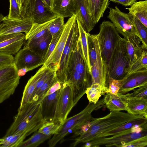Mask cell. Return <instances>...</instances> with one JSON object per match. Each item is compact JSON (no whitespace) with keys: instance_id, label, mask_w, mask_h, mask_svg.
<instances>
[{"instance_id":"1","label":"cell","mask_w":147,"mask_h":147,"mask_svg":"<svg viewBox=\"0 0 147 147\" xmlns=\"http://www.w3.org/2000/svg\"><path fill=\"white\" fill-rule=\"evenodd\" d=\"M143 116L134 115L121 111H111L102 117L93 118L90 121L76 130L74 137H77L71 144L74 147L79 144L85 143L97 138L100 134L117 127L125 123Z\"/></svg>"},{"instance_id":"2","label":"cell","mask_w":147,"mask_h":147,"mask_svg":"<svg viewBox=\"0 0 147 147\" xmlns=\"http://www.w3.org/2000/svg\"><path fill=\"white\" fill-rule=\"evenodd\" d=\"M45 122L41 113V102H29L18 110L4 137L22 133L28 136L38 131Z\"/></svg>"},{"instance_id":"3","label":"cell","mask_w":147,"mask_h":147,"mask_svg":"<svg viewBox=\"0 0 147 147\" xmlns=\"http://www.w3.org/2000/svg\"><path fill=\"white\" fill-rule=\"evenodd\" d=\"M105 105L103 98L98 100L96 103L89 102L82 111L74 116L66 119L60 125L57 133L49 139L48 144L49 147H53L61 142L67 135L74 133L76 130L91 120L92 113Z\"/></svg>"},{"instance_id":"4","label":"cell","mask_w":147,"mask_h":147,"mask_svg":"<svg viewBox=\"0 0 147 147\" xmlns=\"http://www.w3.org/2000/svg\"><path fill=\"white\" fill-rule=\"evenodd\" d=\"M97 37L104 71L107 75L110 60L121 36L111 22L104 21L100 25Z\"/></svg>"},{"instance_id":"5","label":"cell","mask_w":147,"mask_h":147,"mask_svg":"<svg viewBox=\"0 0 147 147\" xmlns=\"http://www.w3.org/2000/svg\"><path fill=\"white\" fill-rule=\"evenodd\" d=\"M126 43V38L121 37L109 61L107 84L109 78L121 79L125 76L127 72L129 67V59Z\"/></svg>"},{"instance_id":"6","label":"cell","mask_w":147,"mask_h":147,"mask_svg":"<svg viewBox=\"0 0 147 147\" xmlns=\"http://www.w3.org/2000/svg\"><path fill=\"white\" fill-rule=\"evenodd\" d=\"M21 11L22 18L31 19L33 23H43L58 17L42 0H24Z\"/></svg>"},{"instance_id":"7","label":"cell","mask_w":147,"mask_h":147,"mask_svg":"<svg viewBox=\"0 0 147 147\" xmlns=\"http://www.w3.org/2000/svg\"><path fill=\"white\" fill-rule=\"evenodd\" d=\"M79 37V30L76 19L72 25L55 73L58 80L63 84L67 81L70 61Z\"/></svg>"},{"instance_id":"8","label":"cell","mask_w":147,"mask_h":147,"mask_svg":"<svg viewBox=\"0 0 147 147\" xmlns=\"http://www.w3.org/2000/svg\"><path fill=\"white\" fill-rule=\"evenodd\" d=\"M17 72L14 63L0 66V104L14 93L19 84Z\"/></svg>"},{"instance_id":"9","label":"cell","mask_w":147,"mask_h":147,"mask_svg":"<svg viewBox=\"0 0 147 147\" xmlns=\"http://www.w3.org/2000/svg\"><path fill=\"white\" fill-rule=\"evenodd\" d=\"M146 136H147V128L140 131L131 132L110 137L98 138L85 142L83 146L98 147L105 145L107 147H124L132 141Z\"/></svg>"},{"instance_id":"10","label":"cell","mask_w":147,"mask_h":147,"mask_svg":"<svg viewBox=\"0 0 147 147\" xmlns=\"http://www.w3.org/2000/svg\"><path fill=\"white\" fill-rule=\"evenodd\" d=\"M74 106L71 87L65 82L63 84L57 97L52 121L62 125Z\"/></svg>"},{"instance_id":"11","label":"cell","mask_w":147,"mask_h":147,"mask_svg":"<svg viewBox=\"0 0 147 147\" xmlns=\"http://www.w3.org/2000/svg\"><path fill=\"white\" fill-rule=\"evenodd\" d=\"M132 16L122 12L116 6L110 8L108 18L113 24L118 33L127 38L137 35L132 20Z\"/></svg>"},{"instance_id":"12","label":"cell","mask_w":147,"mask_h":147,"mask_svg":"<svg viewBox=\"0 0 147 147\" xmlns=\"http://www.w3.org/2000/svg\"><path fill=\"white\" fill-rule=\"evenodd\" d=\"M76 20L75 15H73L68 19L65 24L62 33L54 50L42 67L52 69L54 70L55 74L72 25Z\"/></svg>"},{"instance_id":"13","label":"cell","mask_w":147,"mask_h":147,"mask_svg":"<svg viewBox=\"0 0 147 147\" xmlns=\"http://www.w3.org/2000/svg\"><path fill=\"white\" fill-rule=\"evenodd\" d=\"M25 40V34L22 32L0 36V53L12 55H16Z\"/></svg>"},{"instance_id":"14","label":"cell","mask_w":147,"mask_h":147,"mask_svg":"<svg viewBox=\"0 0 147 147\" xmlns=\"http://www.w3.org/2000/svg\"><path fill=\"white\" fill-rule=\"evenodd\" d=\"M42 59L28 48L24 47L16 54L14 63L18 70L24 67L33 70L43 65Z\"/></svg>"},{"instance_id":"15","label":"cell","mask_w":147,"mask_h":147,"mask_svg":"<svg viewBox=\"0 0 147 147\" xmlns=\"http://www.w3.org/2000/svg\"><path fill=\"white\" fill-rule=\"evenodd\" d=\"M2 22L0 23V36L22 32L26 34L33 24L30 19L11 20L7 19L6 16Z\"/></svg>"},{"instance_id":"16","label":"cell","mask_w":147,"mask_h":147,"mask_svg":"<svg viewBox=\"0 0 147 147\" xmlns=\"http://www.w3.org/2000/svg\"><path fill=\"white\" fill-rule=\"evenodd\" d=\"M54 19L42 24L33 23L28 32L25 34V40L27 41L24 47L30 50L35 47L50 33L48 27Z\"/></svg>"},{"instance_id":"17","label":"cell","mask_w":147,"mask_h":147,"mask_svg":"<svg viewBox=\"0 0 147 147\" xmlns=\"http://www.w3.org/2000/svg\"><path fill=\"white\" fill-rule=\"evenodd\" d=\"M75 15L86 33H89L95 25L90 13L88 0H75Z\"/></svg>"},{"instance_id":"18","label":"cell","mask_w":147,"mask_h":147,"mask_svg":"<svg viewBox=\"0 0 147 147\" xmlns=\"http://www.w3.org/2000/svg\"><path fill=\"white\" fill-rule=\"evenodd\" d=\"M117 95L126 102L127 113L134 115H140L147 119V99L131 96L129 94Z\"/></svg>"},{"instance_id":"19","label":"cell","mask_w":147,"mask_h":147,"mask_svg":"<svg viewBox=\"0 0 147 147\" xmlns=\"http://www.w3.org/2000/svg\"><path fill=\"white\" fill-rule=\"evenodd\" d=\"M124 78L117 94H125L133 90L147 85V69L133 73Z\"/></svg>"},{"instance_id":"20","label":"cell","mask_w":147,"mask_h":147,"mask_svg":"<svg viewBox=\"0 0 147 147\" xmlns=\"http://www.w3.org/2000/svg\"><path fill=\"white\" fill-rule=\"evenodd\" d=\"M92 84L98 83L102 86L104 95L108 90L107 84V75L105 72L100 49L98 51L96 59L91 67Z\"/></svg>"},{"instance_id":"21","label":"cell","mask_w":147,"mask_h":147,"mask_svg":"<svg viewBox=\"0 0 147 147\" xmlns=\"http://www.w3.org/2000/svg\"><path fill=\"white\" fill-rule=\"evenodd\" d=\"M75 0H54L51 10L57 16L63 18L75 15Z\"/></svg>"},{"instance_id":"22","label":"cell","mask_w":147,"mask_h":147,"mask_svg":"<svg viewBox=\"0 0 147 147\" xmlns=\"http://www.w3.org/2000/svg\"><path fill=\"white\" fill-rule=\"evenodd\" d=\"M60 89L52 94L46 96L40 102L41 113L45 122L52 121L53 120L57 98Z\"/></svg>"},{"instance_id":"23","label":"cell","mask_w":147,"mask_h":147,"mask_svg":"<svg viewBox=\"0 0 147 147\" xmlns=\"http://www.w3.org/2000/svg\"><path fill=\"white\" fill-rule=\"evenodd\" d=\"M45 68L41 67L28 81L25 87L20 107L18 110H20L26 104L29 102L37 82Z\"/></svg>"},{"instance_id":"24","label":"cell","mask_w":147,"mask_h":147,"mask_svg":"<svg viewBox=\"0 0 147 147\" xmlns=\"http://www.w3.org/2000/svg\"><path fill=\"white\" fill-rule=\"evenodd\" d=\"M126 39V48L129 59V67L141 55L144 49L140 45L141 40L136 35Z\"/></svg>"},{"instance_id":"25","label":"cell","mask_w":147,"mask_h":147,"mask_svg":"<svg viewBox=\"0 0 147 147\" xmlns=\"http://www.w3.org/2000/svg\"><path fill=\"white\" fill-rule=\"evenodd\" d=\"M126 9L129 14L137 18L147 28V0L136 1Z\"/></svg>"},{"instance_id":"26","label":"cell","mask_w":147,"mask_h":147,"mask_svg":"<svg viewBox=\"0 0 147 147\" xmlns=\"http://www.w3.org/2000/svg\"><path fill=\"white\" fill-rule=\"evenodd\" d=\"M103 98L105 106L110 111H126L125 102L119 96L107 92Z\"/></svg>"},{"instance_id":"27","label":"cell","mask_w":147,"mask_h":147,"mask_svg":"<svg viewBox=\"0 0 147 147\" xmlns=\"http://www.w3.org/2000/svg\"><path fill=\"white\" fill-rule=\"evenodd\" d=\"M78 25L82 52L87 72L91 75V67L89 59L86 32L79 22L76 19Z\"/></svg>"},{"instance_id":"28","label":"cell","mask_w":147,"mask_h":147,"mask_svg":"<svg viewBox=\"0 0 147 147\" xmlns=\"http://www.w3.org/2000/svg\"><path fill=\"white\" fill-rule=\"evenodd\" d=\"M89 59L91 67L96 61L100 49L97 34H91L86 33Z\"/></svg>"},{"instance_id":"29","label":"cell","mask_w":147,"mask_h":147,"mask_svg":"<svg viewBox=\"0 0 147 147\" xmlns=\"http://www.w3.org/2000/svg\"><path fill=\"white\" fill-rule=\"evenodd\" d=\"M29 138L24 141L19 147H36L47 140L51 138V135H47L38 131Z\"/></svg>"},{"instance_id":"30","label":"cell","mask_w":147,"mask_h":147,"mask_svg":"<svg viewBox=\"0 0 147 147\" xmlns=\"http://www.w3.org/2000/svg\"><path fill=\"white\" fill-rule=\"evenodd\" d=\"M58 80L55 74L51 76L40 87L29 102H40L50 88Z\"/></svg>"},{"instance_id":"31","label":"cell","mask_w":147,"mask_h":147,"mask_svg":"<svg viewBox=\"0 0 147 147\" xmlns=\"http://www.w3.org/2000/svg\"><path fill=\"white\" fill-rule=\"evenodd\" d=\"M147 69V49H144L141 56L129 67L124 78L136 72Z\"/></svg>"},{"instance_id":"32","label":"cell","mask_w":147,"mask_h":147,"mask_svg":"<svg viewBox=\"0 0 147 147\" xmlns=\"http://www.w3.org/2000/svg\"><path fill=\"white\" fill-rule=\"evenodd\" d=\"M132 20L137 35L142 43L143 47L147 49V28L136 17L132 16Z\"/></svg>"},{"instance_id":"33","label":"cell","mask_w":147,"mask_h":147,"mask_svg":"<svg viewBox=\"0 0 147 147\" xmlns=\"http://www.w3.org/2000/svg\"><path fill=\"white\" fill-rule=\"evenodd\" d=\"M85 93L89 102L96 104L101 95H104L102 88L98 83L91 84L87 88Z\"/></svg>"},{"instance_id":"34","label":"cell","mask_w":147,"mask_h":147,"mask_svg":"<svg viewBox=\"0 0 147 147\" xmlns=\"http://www.w3.org/2000/svg\"><path fill=\"white\" fill-rule=\"evenodd\" d=\"M52 38L50 32L35 47L31 50L43 58L47 51Z\"/></svg>"},{"instance_id":"35","label":"cell","mask_w":147,"mask_h":147,"mask_svg":"<svg viewBox=\"0 0 147 147\" xmlns=\"http://www.w3.org/2000/svg\"><path fill=\"white\" fill-rule=\"evenodd\" d=\"M109 0H96L95 12L93 22L96 24L103 16L105 11L108 7Z\"/></svg>"},{"instance_id":"36","label":"cell","mask_w":147,"mask_h":147,"mask_svg":"<svg viewBox=\"0 0 147 147\" xmlns=\"http://www.w3.org/2000/svg\"><path fill=\"white\" fill-rule=\"evenodd\" d=\"M60 125L52 121L44 122L38 131L47 135H53L56 134Z\"/></svg>"},{"instance_id":"37","label":"cell","mask_w":147,"mask_h":147,"mask_svg":"<svg viewBox=\"0 0 147 147\" xmlns=\"http://www.w3.org/2000/svg\"><path fill=\"white\" fill-rule=\"evenodd\" d=\"M65 24L64 18L62 17L58 16L53 20L48 27V30L52 38L63 30Z\"/></svg>"},{"instance_id":"38","label":"cell","mask_w":147,"mask_h":147,"mask_svg":"<svg viewBox=\"0 0 147 147\" xmlns=\"http://www.w3.org/2000/svg\"><path fill=\"white\" fill-rule=\"evenodd\" d=\"M10 5L8 15L6 16L7 19L11 20L22 19L21 9L16 0H9Z\"/></svg>"},{"instance_id":"39","label":"cell","mask_w":147,"mask_h":147,"mask_svg":"<svg viewBox=\"0 0 147 147\" xmlns=\"http://www.w3.org/2000/svg\"><path fill=\"white\" fill-rule=\"evenodd\" d=\"M55 74V72L53 69L48 67L45 68L41 76L37 82L35 89L31 96L29 102L40 87L51 76Z\"/></svg>"},{"instance_id":"40","label":"cell","mask_w":147,"mask_h":147,"mask_svg":"<svg viewBox=\"0 0 147 147\" xmlns=\"http://www.w3.org/2000/svg\"><path fill=\"white\" fill-rule=\"evenodd\" d=\"M124 78L117 80L109 78L107 81V84L108 86V90L106 91L112 94L117 95L119 90L123 85Z\"/></svg>"},{"instance_id":"41","label":"cell","mask_w":147,"mask_h":147,"mask_svg":"<svg viewBox=\"0 0 147 147\" xmlns=\"http://www.w3.org/2000/svg\"><path fill=\"white\" fill-rule=\"evenodd\" d=\"M63 31L56 34L52 38V39L49 45L47 51L42 59V63L43 65L46 61L51 54L54 50L60 38Z\"/></svg>"},{"instance_id":"42","label":"cell","mask_w":147,"mask_h":147,"mask_svg":"<svg viewBox=\"0 0 147 147\" xmlns=\"http://www.w3.org/2000/svg\"><path fill=\"white\" fill-rule=\"evenodd\" d=\"M26 136H27V134L25 133L13 135L12 138L6 146V147H19Z\"/></svg>"},{"instance_id":"43","label":"cell","mask_w":147,"mask_h":147,"mask_svg":"<svg viewBox=\"0 0 147 147\" xmlns=\"http://www.w3.org/2000/svg\"><path fill=\"white\" fill-rule=\"evenodd\" d=\"M147 146V136L135 140L126 144L124 147H144Z\"/></svg>"},{"instance_id":"44","label":"cell","mask_w":147,"mask_h":147,"mask_svg":"<svg viewBox=\"0 0 147 147\" xmlns=\"http://www.w3.org/2000/svg\"><path fill=\"white\" fill-rule=\"evenodd\" d=\"M137 89H134L133 92L129 93L131 96L138 98H143L147 99V85L138 88Z\"/></svg>"},{"instance_id":"45","label":"cell","mask_w":147,"mask_h":147,"mask_svg":"<svg viewBox=\"0 0 147 147\" xmlns=\"http://www.w3.org/2000/svg\"><path fill=\"white\" fill-rule=\"evenodd\" d=\"M14 58L13 55L0 53V66L13 64Z\"/></svg>"},{"instance_id":"46","label":"cell","mask_w":147,"mask_h":147,"mask_svg":"<svg viewBox=\"0 0 147 147\" xmlns=\"http://www.w3.org/2000/svg\"><path fill=\"white\" fill-rule=\"evenodd\" d=\"M63 84L58 80L50 88L45 95L43 98L46 96L52 94L56 91L61 89L62 87Z\"/></svg>"},{"instance_id":"47","label":"cell","mask_w":147,"mask_h":147,"mask_svg":"<svg viewBox=\"0 0 147 147\" xmlns=\"http://www.w3.org/2000/svg\"><path fill=\"white\" fill-rule=\"evenodd\" d=\"M114 3L120 4L125 7L130 6L137 1V0H110Z\"/></svg>"},{"instance_id":"48","label":"cell","mask_w":147,"mask_h":147,"mask_svg":"<svg viewBox=\"0 0 147 147\" xmlns=\"http://www.w3.org/2000/svg\"><path fill=\"white\" fill-rule=\"evenodd\" d=\"M32 70L31 68L27 67L21 68L18 70V75L20 77H21L25 75L28 71Z\"/></svg>"},{"instance_id":"49","label":"cell","mask_w":147,"mask_h":147,"mask_svg":"<svg viewBox=\"0 0 147 147\" xmlns=\"http://www.w3.org/2000/svg\"><path fill=\"white\" fill-rule=\"evenodd\" d=\"M51 9L53 4L54 0H42Z\"/></svg>"},{"instance_id":"50","label":"cell","mask_w":147,"mask_h":147,"mask_svg":"<svg viewBox=\"0 0 147 147\" xmlns=\"http://www.w3.org/2000/svg\"><path fill=\"white\" fill-rule=\"evenodd\" d=\"M19 6L20 9H21L22 4L24 0H16Z\"/></svg>"},{"instance_id":"51","label":"cell","mask_w":147,"mask_h":147,"mask_svg":"<svg viewBox=\"0 0 147 147\" xmlns=\"http://www.w3.org/2000/svg\"><path fill=\"white\" fill-rule=\"evenodd\" d=\"M5 17V16H4L2 14L0 13V22H1L4 19Z\"/></svg>"},{"instance_id":"52","label":"cell","mask_w":147,"mask_h":147,"mask_svg":"<svg viewBox=\"0 0 147 147\" xmlns=\"http://www.w3.org/2000/svg\"><path fill=\"white\" fill-rule=\"evenodd\" d=\"M1 23V22H0V23Z\"/></svg>"}]
</instances>
